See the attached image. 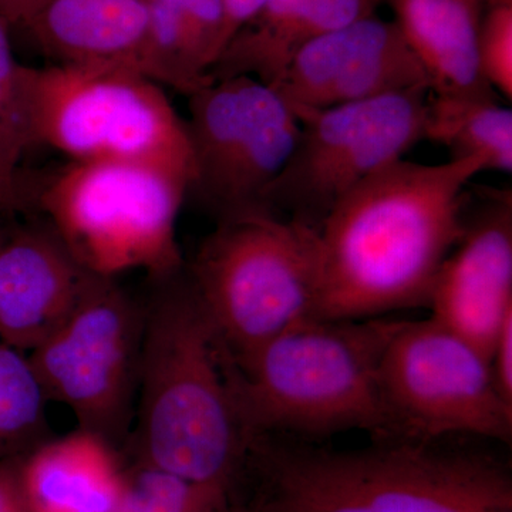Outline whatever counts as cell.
<instances>
[{
  "label": "cell",
  "instance_id": "1",
  "mask_svg": "<svg viewBox=\"0 0 512 512\" xmlns=\"http://www.w3.org/2000/svg\"><path fill=\"white\" fill-rule=\"evenodd\" d=\"M477 158L419 164L404 158L353 188L318 228L316 316L373 319L427 306L464 231Z\"/></svg>",
  "mask_w": 512,
  "mask_h": 512
},
{
  "label": "cell",
  "instance_id": "2",
  "mask_svg": "<svg viewBox=\"0 0 512 512\" xmlns=\"http://www.w3.org/2000/svg\"><path fill=\"white\" fill-rule=\"evenodd\" d=\"M137 386L138 464L229 500L252 440L229 389L224 345L190 282L163 293L144 320Z\"/></svg>",
  "mask_w": 512,
  "mask_h": 512
},
{
  "label": "cell",
  "instance_id": "3",
  "mask_svg": "<svg viewBox=\"0 0 512 512\" xmlns=\"http://www.w3.org/2000/svg\"><path fill=\"white\" fill-rule=\"evenodd\" d=\"M255 512H512V480L494 458L433 443L377 441L325 450L258 436Z\"/></svg>",
  "mask_w": 512,
  "mask_h": 512
},
{
  "label": "cell",
  "instance_id": "4",
  "mask_svg": "<svg viewBox=\"0 0 512 512\" xmlns=\"http://www.w3.org/2000/svg\"><path fill=\"white\" fill-rule=\"evenodd\" d=\"M393 320L311 318L242 359L225 349L235 409L251 440L360 430L396 440L380 383Z\"/></svg>",
  "mask_w": 512,
  "mask_h": 512
},
{
  "label": "cell",
  "instance_id": "5",
  "mask_svg": "<svg viewBox=\"0 0 512 512\" xmlns=\"http://www.w3.org/2000/svg\"><path fill=\"white\" fill-rule=\"evenodd\" d=\"M190 285L232 359L316 316L318 229L268 210L220 218Z\"/></svg>",
  "mask_w": 512,
  "mask_h": 512
},
{
  "label": "cell",
  "instance_id": "6",
  "mask_svg": "<svg viewBox=\"0 0 512 512\" xmlns=\"http://www.w3.org/2000/svg\"><path fill=\"white\" fill-rule=\"evenodd\" d=\"M32 146L76 163H136L194 181L187 124L163 86L100 66H23Z\"/></svg>",
  "mask_w": 512,
  "mask_h": 512
},
{
  "label": "cell",
  "instance_id": "7",
  "mask_svg": "<svg viewBox=\"0 0 512 512\" xmlns=\"http://www.w3.org/2000/svg\"><path fill=\"white\" fill-rule=\"evenodd\" d=\"M188 191L183 178L151 165L69 161L33 198L89 274L170 278L183 264L177 224Z\"/></svg>",
  "mask_w": 512,
  "mask_h": 512
},
{
  "label": "cell",
  "instance_id": "8",
  "mask_svg": "<svg viewBox=\"0 0 512 512\" xmlns=\"http://www.w3.org/2000/svg\"><path fill=\"white\" fill-rule=\"evenodd\" d=\"M396 440L434 443L471 434L510 443L512 402L490 360L436 319L393 320L380 360Z\"/></svg>",
  "mask_w": 512,
  "mask_h": 512
},
{
  "label": "cell",
  "instance_id": "9",
  "mask_svg": "<svg viewBox=\"0 0 512 512\" xmlns=\"http://www.w3.org/2000/svg\"><path fill=\"white\" fill-rule=\"evenodd\" d=\"M429 96L410 90L299 113L298 143L262 208L318 229L353 188L424 140Z\"/></svg>",
  "mask_w": 512,
  "mask_h": 512
},
{
  "label": "cell",
  "instance_id": "10",
  "mask_svg": "<svg viewBox=\"0 0 512 512\" xmlns=\"http://www.w3.org/2000/svg\"><path fill=\"white\" fill-rule=\"evenodd\" d=\"M191 190L220 218L264 210L265 192L284 170L301 121L282 94L251 76L212 79L188 96Z\"/></svg>",
  "mask_w": 512,
  "mask_h": 512
},
{
  "label": "cell",
  "instance_id": "11",
  "mask_svg": "<svg viewBox=\"0 0 512 512\" xmlns=\"http://www.w3.org/2000/svg\"><path fill=\"white\" fill-rule=\"evenodd\" d=\"M143 326L116 281L93 275L72 313L29 353L47 399L69 407L80 429L109 441L126 430Z\"/></svg>",
  "mask_w": 512,
  "mask_h": 512
},
{
  "label": "cell",
  "instance_id": "12",
  "mask_svg": "<svg viewBox=\"0 0 512 512\" xmlns=\"http://www.w3.org/2000/svg\"><path fill=\"white\" fill-rule=\"evenodd\" d=\"M296 116L427 89L426 70L396 23L365 16L305 47L275 84Z\"/></svg>",
  "mask_w": 512,
  "mask_h": 512
},
{
  "label": "cell",
  "instance_id": "13",
  "mask_svg": "<svg viewBox=\"0 0 512 512\" xmlns=\"http://www.w3.org/2000/svg\"><path fill=\"white\" fill-rule=\"evenodd\" d=\"M483 192L480 207L466 211L463 235L441 266L427 308L488 357L512 313V194Z\"/></svg>",
  "mask_w": 512,
  "mask_h": 512
},
{
  "label": "cell",
  "instance_id": "14",
  "mask_svg": "<svg viewBox=\"0 0 512 512\" xmlns=\"http://www.w3.org/2000/svg\"><path fill=\"white\" fill-rule=\"evenodd\" d=\"M92 274L52 228L26 225L0 237V339L32 352L76 308Z\"/></svg>",
  "mask_w": 512,
  "mask_h": 512
},
{
  "label": "cell",
  "instance_id": "15",
  "mask_svg": "<svg viewBox=\"0 0 512 512\" xmlns=\"http://www.w3.org/2000/svg\"><path fill=\"white\" fill-rule=\"evenodd\" d=\"M26 28L56 64L113 67L156 82L147 0H46Z\"/></svg>",
  "mask_w": 512,
  "mask_h": 512
},
{
  "label": "cell",
  "instance_id": "16",
  "mask_svg": "<svg viewBox=\"0 0 512 512\" xmlns=\"http://www.w3.org/2000/svg\"><path fill=\"white\" fill-rule=\"evenodd\" d=\"M377 3L379 0H266L231 37L211 79L251 76L275 86L305 47L357 19L375 15Z\"/></svg>",
  "mask_w": 512,
  "mask_h": 512
},
{
  "label": "cell",
  "instance_id": "17",
  "mask_svg": "<svg viewBox=\"0 0 512 512\" xmlns=\"http://www.w3.org/2000/svg\"><path fill=\"white\" fill-rule=\"evenodd\" d=\"M18 476L32 512H116L127 483L111 441L83 429L23 454Z\"/></svg>",
  "mask_w": 512,
  "mask_h": 512
},
{
  "label": "cell",
  "instance_id": "18",
  "mask_svg": "<svg viewBox=\"0 0 512 512\" xmlns=\"http://www.w3.org/2000/svg\"><path fill=\"white\" fill-rule=\"evenodd\" d=\"M407 46L434 94H487L478 64L481 3L476 0H387Z\"/></svg>",
  "mask_w": 512,
  "mask_h": 512
},
{
  "label": "cell",
  "instance_id": "19",
  "mask_svg": "<svg viewBox=\"0 0 512 512\" xmlns=\"http://www.w3.org/2000/svg\"><path fill=\"white\" fill-rule=\"evenodd\" d=\"M156 82L190 96L229 42L221 0H147Z\"/></svg>",
  "mask_w": 512,
  "mask_h": 512
},
{
  "label": "cell",
  "instance_id": "20",
  "mask_svg": "<svg viewBox=\"0 0 512 512\" xmlns=\"http://www.w3.org/2000/svg\"><path fill=\"white\" fill-rule=\"evenodd\" d=\"M424 140L447 148L451 160L477 158L485 171H512V111L495 93L434 94L427 100Z\"/></svg>",
  "mask_w": 512,
  "mask_h": 512
},
{
  "label": "cell",
  "instance_id": "21",
  "mask_svg": "<svg viewBox=\"0 0 512 512\" xmlns=\"http://www.w3.org/2000/svg\"><path fill=\"white\" fill-rule=\"evenodd\" d=\"M47 402L29 355L0 339V460L42 443Z\"/></svg>",
  "mask_w": 512,
  "mask_h": 512
},
{
  "label": "cell",
  "instance_id": "22",
  "mask_svg": "<svg viewBox=\"0 0 512 512\" xmlns=\"http://www.w3.org/2000/svg\"><path fill=\"white\" fill-rule=\"evenodd\" d=\"M229 500L137 463L127 473L126 490L116 512H221Z\"/></svg>",
  "mask_w": 512,
  "mask_h": 512
},
{
  "label": "cell",
  "instance_id": "23",
  "mask_svg": "<svg viewBox=\"0 0 512 512\" xmlns=\"http://www.w3.org/2000/svg\"><path fill=\"white\" fill-rule=\"evenodd\" d=\"M10 25L0 16V175L15 180L19 163L32 147L23 64L16 62L9 39Z\"/></svg>",
  "mask_w": 512,
  "mask_h": 512
},
{
  "label": "cell",
  "instance_id": "24",
  "mask_svg": "<svg viewBox=\"0 0 512 512\" xmlns=\"http://www.w3.org/2000/svg\"><path fill=\"white\" fill-rule=\"evenodd\" d=\"M478 64L485 82L512 99V3L490 6L478 30Z\"/></svg>",
  "mask_w": 512,
  "mask_h": 512
},
{
  "label": "cell",
  "instance_id": "25",
  "mask_svg": "<svg viewBox=\"0 0 512 512\" xmlns=\"http://www.w3.org/2000/svg\"><path fill=\"white\" fill-rule=\"evenodd\" d=\"M488 360L501 393L512 402V313L498 329Z\"/></svg>",
  "mask_w": 512,
  "mask_h": 512
},
{
  "label": "cell",
  "instance_id": "26",
  "mask_svg": "<svg viewBox=\"0 0 512 512\" xmlns=\"http://www.w3.org/2000/svg\"><path fill=\"white\" fill-rule=\"evenodd\" d=\"M0 512H32L18 476V458L0 460Z\"/></svg>",
  "mask_w": 512,
  "mask_h": 512
},
{
  "label": "cell",
  "instance_id": "27",
  "mask_svg": "<svg viewBox=\"0 0 512 512\" xmlns=\"http://www.w3.org/2000/svg\"><path fill=\"white\" fill-rule=\"evenodd\" d=\"M221 2L225 20H227L228 37L231 40L237 30L262 8L266 0H221Z\"/></svg>",
  "mask_w": 512,
  "mask_h": 512
},
{
  "label": "cell",
  "instance_id": "28",
  "mask_svg": "<svg viewBox=\"0 0 512 512\" xmlns=\"http://www.w3.org/2000/svg\"><path fill=\"white\" fill-rule=\"evenodd\" d=\"M46 0H0V16L12 25H26Z\"/></svg>",
  "mask_w": 512,
  "mask_h": 512
},
{
  "label": "cell",
  "instance_id": "29",
  "mask_svg": "<svg viewBox=\"0 0 512 512\" xmlns=\"http://www.w3.org/2000/svg\"><path fill=\"white\" fill-rule=\"evenodd\" d=\"M26 202L28 197L20 175L15 180L0 175V212L18 210L25 207Z\"/></svg>",
  "mask_w": 512,
  "mask_h": 512
},
{
  "label": "cell",
  "instance_id": "30",
  "mask_svg": "<svg viewBox=\"0 0 512 512\" xmlns=\"http://www.w3.org/2000/svg\"><path fill=\"white\" fill-rule=\"evenodd\" d=\"M221 512H255L245 501H238L235 498L228 501V504L225 505L224 510Z\"/></svg>",
  "mask_w": 512,
  "mask_h": 512
},
{
  "label": "cell",
  "instance_id": "31",
  "mask_svg": "<svg viewBox=\"0 0 512 512\" xmlns=\"http://www.w3.org/2000/svg\"><path fill=\"white\" fill-rule=\"evenodd\" d=\"M476 2L481 3V5L488 3V5L493 6L500 5V3H512V0H476Z\"/></svg>",
  "mask_w": 512,
  "mask_h": 512
},
{
  "label": "cell",
  "instance_id": "32",
  "mask_svg": "<svg viewBox=\"0 0 512 512\" xmlns=\"http://www.w3.org/2000/svg\"><path fill=\"white\" fill-rule=\"evenodd\" d=\"M0 227H2V224H0ZM0 237H2V228H0Z\"/></svg>",
  "mask_w": 512,
  "mask_h": 512
}]
</instances>
